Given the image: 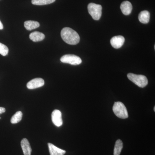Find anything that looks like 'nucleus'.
I'll use <instances>...</instances> for the list:
<instances>
[{"label": "nucleus", "mask_w": 155, "mask_h": 155, "mask_svg": "<svg viewBox=\"0 0 155 155\" xmlns=\"http://www.w3.org/2000/svg\"><path fill=\"white\" fill-rule=\"evenodd\" d=\"M61 36L63 40L68 44L77 45L80 41V37L77 32L69 27H65L62 29Z\"/></svg>", "instance_id": "1"}, {"label": "nucleus", "mask_w": 155, "mask_h": 155, "mask_svg": "<svg viewBox=\"0 0 155 155\" xmlns=\"http://www.w3.org/2000/svg\"><path fill=\"white\" fill-rule=\"evenodd\" d=\"M114 114L117 117L121 119H127L128 117L127 109L123 103L121 102H116L114 103L113 108Z\"/></svg>", "instance_id": "2"}, {"label": "nucleus", "mask_w": 155, "mask_h": 155, "mask_svg": "<svg viewBox=\"0 0 155 155\" xmlns=\"http://www.w3.org/2000/svg\"><path fill=\"white\" fill-rule=\"evenodd\" d=\"M127 76L129 80L139 87L143 88L147 85V78L145 75L129 73L127 74Z\"/></svg>", "instance_id": "3"}, {"label": "nucleus", "mask_w": 155, "mask_h": 155, "mask_svg": "<svg viewBox=\"0 0 155 155\" xmlns=\"http://www.w3.org/2000/svg\"><path fill=\"white\" fill-rule=\"evenodd\" d=\"M89 13L95 20H99L102 15V7L100 5L91 3L87 6Z\"/></svg>", "instance_id": "4"}, {"label": "nucleus", "mask_w": 155, "mask_h": 155, "mask_svg": "<svg viewBox=\"0 0 155 155\" xmlns=\"http://www.w3.org/2000/svg\"><path fill=\"white\" fill-rule=\"evenodd\" d=\"M61 62L72 65H79L82 63L81 59L78 56L73 54H66L61 57Z\"/></svg>", "instance_id": "5"}, {"label": "nucleus", "mask_w": 155, "mask_h": 155, "mask_svg": "<svg viewBox=\"0 0 155 155\" xmlns=\"http://www.w3.org/2000/svg\"><path fill=\"white\" fill-rule=\"evenodd\" d=\"M52 121L53 123L57 127H60L63 125L62 114L59 110H54L51 114Z\"/></svg>", "instance_id": "6"}, {"label": "nucleus", "mask_w": 155, "mask_h": 155, "mask_svg": "<svg viewBox=\"0 0 155 155\" xmlns=\"http://www.w3.org/2000/svg\"><path fill=\"white\" fill-rule=\"evenodd\" d=\"M44 84L45 81L42 78H35L28 82L27 87L29 89H34L41 87Z\"/></svg>", "instance_id": "7"}, {"label": "nucleus", "mask_w": 155, "mask_h": 155, "mask_svg": "<svg viewBox=\"0 0 155 155\" xmlns=\"http://www.w3.org/2000/svg\"><path fill=\"white\" fill-rule=\"evenodd\" d=\"M125 41L124 37L119 35L112 38L110 40V43L111 45L114 48L119 49L123 46Z\"/></svg>", "instance_id": "8"}, {"label": "nucleus", "mask_w": 155, "mask_h": 155, "mask_svg": "<svg viewBox=\"0 0 155 155\" xmlns=\"http://www.w3.org/2000/svg\"><path fill=\"white\" fill-rule=\"evenodd\" d=\"M21 146L24 155H31L32 150L29 141L27 139L23 138L21 140Z\"/></svg>", "instance_id": "9"}, {"label": "nucleus", "mask_w": 155, "mask_h": 155, "mask_svg": "<svg viewBox=\"0 0 155 155\" xmlns=\"http://www.w3.org/2000/svg\"><path fill=\"white\" fill-rule=\"evenodd\" d=\"M48 146L50 155H64L66 153V151L59 148L52 143H48Z\"/></svg>", "instance_id": "10"}, {"label": "nucleus", "mask_w": 155, "mask_h": 155, "mask_svg": "<svg viewBox=\"0 0 155 155\" xmlns=\"http://www.w3.org/2000/svg\"><path fill=\"white\" fill-rule=\"evenodd\" d=\"M120 8L124 15H128L130 14L132 10V5L128 1H125L121 4Z\"/></svg>", "instance_id": "11"}, {"label": "nucleus", "mask_w": 155, "mask_h": 155, "mask_svg": "<svg viewBox=\"0 0 155 155\" xmlns=\"http://www.w3.org/2000/svg\"><path fill=\"white\" fill-rule=\"evenodd\" d=\"M29 38L34 42L41 41L44 39L45 35L43 33L39 31H34L30 34Z\"/></svg>", "instance_id": "12"}, {"label": "nucleus", "mask_w": 155, "mask_h": 155, "mask_svg": "<svg viewBox=\"0 0 155 155\" xmlns=\"http://www.w3.org/2000/svg\"><path fill=\"white\" fill-rule=\"evenodd\" d=\"M138 19L140 22L143 24L148 23L150 19L149 12L147 11H141L139 14Z\"/></svg>", "instance_id": "13"}, {"label": "nucleus", "mask_w": 155, "mask_h": 155, "mask_svg": "<svg viewBox=\"0 0 155 155\" xmlns=\"http://www.w3.org/2000/svg\"><path fill=\"white\" fill-rule=\"evenodd\" d=\"M24 26L26 30L31 31L38 28L40 26V24L37 21L28 20L24 22Z\"/></svg>", "instance_id": "14"}, {"label": "nucleus", "mask_w": 155, "mask_h": 155, "mask_svg": "<svg viewBox=\"0 0 155 155\" xmlns=\"http://www.w3.org/2000/svg\"><path fill=\"white\" fill-rule=\"evenodd\" d=\"M123 143L121 140H116L114 149V155H120L123 148Z\"/></svg>", "instance_id": "15"}, {"label": "nucleus", "mask_w": 155, "mask_h": 155, "mask_svg": "<svg viewBox=\"0 0 155 155\" xmlns=\"http://www.w3.org/2000/svg\"><path fill=\"white\" fill-rule=\"evenodd\" d=\"M22 113L21 111H18L12 116L11 120L12 124H17L22 120Z\"/></svg>", "instance_id": "16"}, {"label": "nucleus", "mask_w": 155, "mask_h": 155, "mask_svg": "<svg viewBox=\"0 0 155 155\" xmlns=\"http://www.w3.org/2000/svg\"><path fill=\"white\" fill-rule=\"evenodd\" d=\"M56 0H31V3L35 5H45L54 3Z\"/></svg>", "instance_id": "17"}, {"label": "nucleus", "mask_w": 155, "mask_h": 155, "mask_svg": "<svg viewBox=\"0 0 155 155\" xmlns=\"http://www.w3.org/2000/svg\"><path fill=\"white\" fill-rule=\"evenodd\" d=\"M9 52L8 48L5 45L0 43V54L3 56H6Z\"/></svg>", "instance_id": "18"}, {"label": "nucleus", "mask_w": 155, "mask_h": 155, "mask_svg": "<svg viewBox=\"0 0 155 155\" xmlns=\"http://www.w3.org/2000/svg\"><path fill=\"white\" fill-rule=\"evenodd\" d=\"M6 111L5 109L2 107H0V114L5 113Z\"/></svg>", "instance_id": "19"}, {"label": "nucleus", "mask_w": 155, "mask_h": 155, "mask_svg": "<svg viewBox=\"0 0 155 155\" xmlns=\"http://www.w3.org/2000/svg\"><path fill=\"white\" fill-rule=\"evenodd\" d=\"M3 28H4V26H3V24L0 20V30H2Z\"/></svg>", "instance_id": "20"}, {"label": "nucleus", "mask_w": 155, "mask_h": 155, "mask_svg": "<svg viewBox=\"0 0 155 155\" xmlns=\"http://www.w3.org/2000/svg\"><path fill=\"white\" fill-rule=\"evenodd\" d=\"M154 112L155 111V107H154Z\"/></svg>", "instance_id": "21"}, {"label": "nucleus", "mask_w": 155, "mask_h": 155, "mask_svg": "<svg viewBox=\"0 0 155 155\" xmlns=\"http://www.w3.org/2000/svg\"><path fill=\"white\" fill-rule=\"evenodd\" d=\"M0 119H1V117H0Z\"/></svg>", "instance_id": "22"}]
</instances>
